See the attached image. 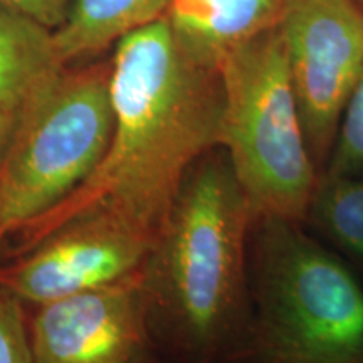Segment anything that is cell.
Segmentation results:
<instances>
[{"label": "cell", "instance_id": "6da1fadb", "mask_svg": "<svg viewBox=\"0 0 363 363\" xmlns=\"http://www.w3.org/2000/svg\"><path fill=\"white\" fill-rule=\"evenodd\" d=\"M110 65L106 153L74 192L16 233V256L91 214L115 217L155 244L190 169L220 147V71L182 51L165 17L118 40Z\"/></svg>", "mask_w": 363, "mask_h": 363}, {"label": "cell", "instance_id": "7a4b0ae2", "mask_svg": "<svg viewBox=\"0 0 363 363\" xmlns=\"http://www.w3.org/2000/svg\"><path fill=\"white\" fill-rule=\"evenodd\" d=\"M254 217L225 152L190 169L142 267L148 311L184 350L216 353L242 323Z\"/></svg>", "mask_w": 363, "mask_h": 363}, {"label": "cell", "instance_id": "3957f363", "mask_svg": "<svg viewBox=\"0 0 363 363\" xmlns=\"http://www.w3.org/2000/svg\"><path fill=\"white\" fill-rule=\"evenodd\" d=\"M298 224L252 222L254 316L235 363H363V289Z\"/></svg>", "mask_w": 363, "mask_h": 363}, {"label": "cell", "instance_id": "277c9868", "mask_svg": "<svg viewBox=\"0 0 363 363\" xmlns=\"http://www.w3.org/2000/svg\"><path fill=\"white\" fill-rule=\"evenodd\" d=\"M219 71L224 86L219 148L254 220L301 222L320 174L299 118L279 26L234 49Z\"/></svg>", "mask_w": 363, "mask_h": 363}, {"label": "cell", "instance_id": "5b68a950", "mask_svg": "<svg viewBox=\"0 0 363 363\" xmlns=\"http://www.w3.org/2000/svg\"><path fill=\"white\" fill-rule=\"evenodd\" d=\"M110 62L66 66L17 115L0 163V246L74 192L103 160L115 115Z\"/></svg>", "mask_w": 363, "mask_h": 363}, {"label": "cell", "instance_id": "8992f818", "mask_svg": "<svg viewBox=\"0 0 363 363\" xmlns=\"http://www.w3.org/2000/svg\"><path fill=\"white\" fill-rule=\"evenodd\" d=\"M279 29L308 148L321 175L363 71V7L357 0H288Z\"/></svg>", "mask_w": 363, "mask_h": 363}, {"label": "cell", "instance_id": "52a82bcc", "mask_svg": "<svg viewBox=\"0 0 363 363\" xmlns=\"http://www.w3.org/2000/svg\"><path fill=\"white\" fill-rule=\"evenodd\" d=\"M152 247V240L115 217L84 216L0 271V286L40 306L128 278L142 269Z\"/></svg>", "mask_w": 363, "mask_h": 363}, {"label": "cell", "instance_id": "ba28073f", "mask_svg": "<svg viewBox=\"0 0 363 363\" xmlns=\"http://www.w3.org/2000/svg\"><path fill=\"white\" fill-rule=\"evenodd\" d=\"M148 306L143 272L38 308L34 363H145Z\"/></svg>", "mask_w": 363, "mask_h": 363}, {"label": "cell", "instance_id": "9c48e42d", "mask_svg": "<svg viewBox=\"0 0 363 363\" xmlns=\"http://www.w3.org/2000/svg\"><path fill=\"white\" fill-rule=\"evenodd\" d=\"M288 0H170L165 21L199 65L219 69L234 49L279 26Z\"/></svg>", "mask_w": 363, "mask_h": 363}, {"label": "cell", "instance_id": "30bf717a", "mask_svg": "<svg viewBox=\"0 0 363 363\" xmlns=\"http://www.w3.org/2000/svg\"><path fill=\"white\" fill-rule=\"evenodd\" d=\"M54 30L0 0V108H22L65 69Z\"/></svg>", "mask_w": 363, "mask_h": 363}, {"label": "cell", "instance_id": "8fae6325", "mask_svg": "<svg viewBox=\"0 0 363 363\" xmlns=\"http://www.w3.org/2000/svg\"><path fill=\"white\" fill-rule=\"evenodd\" d=\"M170 0H74L66 21L54 30L65 66L98 56L133 30L162 19Z\"/></svg>", "mask_w": 363, "mask_h": 363}, {"label": "cell", "instance_id": "7c38bea8", "mask_svg": "<svg viewBox=\"0 0 363 363\" xmlns=\"http://www.w3.org/2000/svg\"><path fill=\"white\" fill-rule=\"evenodd\" d=\"M308 217L345 251L363 259V174L320 175Z\"/></svg>", "mask_w": 363, "mask_h": 363}, {"label": "cell", "instance_id": "4fadbf2b", "mask_svg": "<svg viewBox=\"0 0 363 363\" xmlns=\"http://www.w3.org/2000/svg\"><path fill=\"white\" fill-rule=\"evenodd\" d=\"M363 174V71L345 106L337 140L321 175L348 177Z\"/></svg>", "mask_w": 363, "mask_h": 363}, {"label": "cell", "instance_id": "5bb4252c", "mask_svg": "<svg viewBox=\"0 0 363 363\" xmlns=\"http://www.w3.org/2000/svg\"><path fill=\"white\" fill-rule=\"evenodd\" d=\"M0 363H34L22 301L0 286Z\"/></svg>", "mask_w": 363, "mask_h": 363}, {"label": "cell", "instance_id": "9a60e30c", "mask_svg": "<svg viewBox=\"0 0 363 363\" xmlns=\"http://www.w3.org/2000/svg\"><path fill=\"white\" fill-rule=\"evenodd\" d=\"M40 24L56 30L62 26L74 0H2Z\"/></svg>", "mask_w": 363, "mask_h": 363}, {"label": "cell", "instance_id": "2e32d148", "mask_svg": "<svg viewBox=\"0 0 363 363\" xmlns=\"http://www.w3.org/2000/svg\"><path fill=\"white\" fill-rule=\"evenodd\" d=\"M16 115L4 111L0 108V163H2V158L6 155L9 143H11L13 128H16Z\"/></svg>", "mask_w": 363, "mask_h": 363}, {"label": "cell", "instance_id": "e0dca14e", "mask_svg": "<svg viewBox=\"0 0 363 363\" xmlns=\"http://www.w3.org/2000/svg\"><path fill=\"white\" fill-rule=\"evenodd\" d=\"M357 2H358V4H360V6L363 7V0H357Z\"/></svg>", "mask_w": 363, "mask_h": 363}]
</instances>
